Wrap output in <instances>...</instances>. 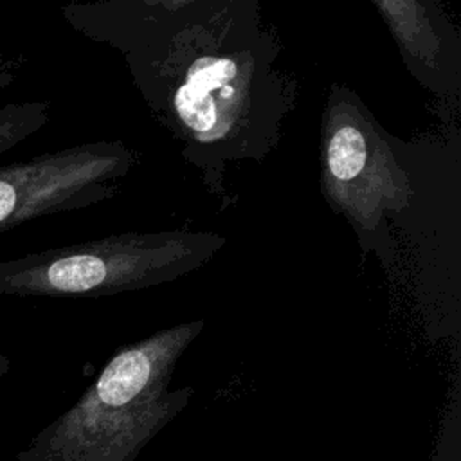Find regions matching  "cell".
I'll use <instances>...</instances> for the list:
<instances>
[{
    "mask_svg": "<svg viewBox=\"0 0 461 461\" xmlns=\"http://www.w3.org/2000/svg\"><path fill=\"white\" fill-rule=\"evenodd\" d=\"M14 81V72L5 65H0V90L7 88Z\"/></svg>",
    "mask_w": 461,
    "mask_h": 461,
    "instance_id": "8",
    "label": "cell"
},
{
    "mask_svg": "<svg viewBox=\"0 0 461 461\" xmlns=\"http://www.w3.org/2000/svg\"><path fill=\"white\" fill-rule=\"evenodd\" d=\"M49 101H16L0 108V153L40 131L49 121Z\"/></svg>",
    "mask_w": 461,
    "mask_h": 461,
    "instance_id": "7",
    "label": "cell"
},
{
    "mask_svg": "<svg viewBox=\"0 0 461 461\" xmlns=\"http://www.w3.org/2000/svg\"><path fill=\"white\" fill-rule=\"evenodd\" d=\"M203 328L205 321L194 319L121 348L81 400L20 452V461H92L122 430L149 429L173 414L187 391L167 394L166 385Z\"/></svg>",
    "mask_w": 461,
    "mask_h": 461,
    "instance_id": "2",
    "label": "cell"
},
{
    "mask_svg": "<svg viewBox=\"0 0 461 461\" xmlns=\"http://www.w3.org/2000/svg\"><path fill=\"white\" fill-rule=\"evenodd\" d=\"M65 22L119 50L153 117L225 205L229 166L263 162L279 144L297 81L256 0L72 2Z\"/></svg>",
    "mask_w": 461,
    "mask_h": 461,
    "instance_id": "1",
    "label": "cell"
},
{
    "mask_svg": "<svg viewBox=\"0 0 461 461\" xmlns=\"http://www.w3.org/2000/svg\"><path fill=\"white\" fill-rule=\"evenodd\" d=\"M414 79L438 95L461 85V41L436 2L371 0Z\"/></svg>",
    "mask_w": 461,
    "mask_h": 461,
    "instance_id": "6",
    "label": "cell"
},
{
    "mask_svg": "<svg viewBox=\"0 0 461 461\" xmlns=\"http://www.w3.org/2000/svg\"><path fill=\"white\" fill-rule=\"evenodd\" d=\"M9 366H11L9 358L4 353H0V378L9 371Z\"/></svg>",
    "mask_w": 461,
    "mask_h": 461,
    "instance_id": "9",
    "label": "cell"
},
{
    "mask_svg": "<svg viewBox=\"0 0 461 461\" xmlns=\"http://www.w3.org/2000/svg\"><path fill=\"white\" fill-rule=\"evenodd\" d=\"M319 185L330 209L355 232L362 256L389 258V216H402L418 191L393 137L364 101L333 83L321 119ZM391 259V258H389Z\"/></svg>",
    "mask_w": 461,
    "mask_h": 461,
    "instance_id": "4",
    "label": "cell"
},
{
    "mask_svg": "<svg viewBox=\"0 0 461 461\" xmlns=\"http://www.w3.org/2000/svg\"><path fill=\"white\" fill-rule=\"evenodd\" d=\"M227 243L212 230L121 232L0 261V295L103 297L171 283Z\"/></svg>",
    "mask_w": 461,
    "mask_h": 461,
    "instance_id": "3",
    "label": "cell"
},
{
    "mask_svg": "<svg viewBox=\"0 0 461 461\" xmlns=\"http://www.w3.org/2000/svg\"><path fill=\"white\" fill-rule=\"evenodd\" d=\"M137 157L122 140H97L0 167V234L16 225L106 202Z\"/></svg>",
    "mask_w": 461,
    "mask_h": 461,
    "instance_id": "5",
    "label": "cell"
}]
</instances>
